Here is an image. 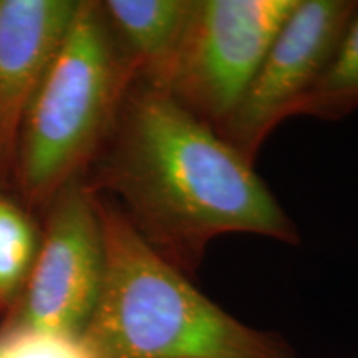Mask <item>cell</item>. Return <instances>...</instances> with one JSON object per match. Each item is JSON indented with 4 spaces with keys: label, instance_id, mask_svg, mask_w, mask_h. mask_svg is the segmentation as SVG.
Here are the masks:
<instances>
[{
    "label": "cell",
    "instance_id": "cell-11",
    "mask_svg": "<svg viewBox=\"0 0 358 358\" xmlns=\"http://www.w3.org/2000/svg\"><path fill=\"white\" fill-rule=\"evenodd\" d=\"M0 358H90L80 338L35 330H0Z\"/></svg>",
    "mask_w": 358,
    "mask_h": 358
},
{
    "label": "cell",
    "instance_id": "cell-7",
    "mask_svg": "<svg viewBox=\"0 0 358 358\" xmlns=\"http://www.w3.org/2000/svg\"><path fill=\"white\" fill-rule=\"evenodd\" d=\"M80 2L0 0V148L12 146L30 101L69 37Z\"/></svg>",
    "mask_w": 358,
    "mask_h": 358
},
{
    "label": "cell",
    "instance_id": "cell-3",
    "mask_svg": "<svg viewBox=\"0 0 358 358\" xmlns=\"http://www.w3.org/2000/svg\"><path fill=\"white\" fill-rule=\"evenodd\" d=\"M136 78L101 3L80 2L69 37L19 129V176L30 198H55L77 179L113 131Z\"/></svg>",
    "mask_w": 358,
    "mask_h": 358
},
{
    "label": "cell",
    "instance_id": "cell-1",
    "mask_svg": "<svg viewBox=\"0 0 358 358\" xmlns=\"http://www.w3.org/2000/svg\"><path fill=\"white\" fill-rule=\"evenodd\" d=\"M252 164L166 90L136 78L90 187L118 192L134 229L189 275L221 234L299 243L292 219Z\"/></svg>",
    "mask_w": 358,
    "mask_h": 358
},
{
    "label": "cell",
    "instance_id": "cell-8",
    "mask_svg": "<svg viewBox=\"0 0 358 358\" xmlns=\"http://www.w3.org/2000/svg\"><path fill=\"white\" fill-rule=\"evenodd\" d=\"M101 6L138 78L158 87L181 43L192 0H108Z\"/></svg>",
    "mask_w": 358,
    "mask_h": 358
},
{
    "label": "cell",
    "instance_id": "cell-6",
    "mask_svg": "<svg viewBox=\"0 0 358 358\" xmlns=\"http://www.w3.org/2000/svg\"><path fill=\"white\" fill-rule=\"evenodd\" d=\"M357 13L352 0H299L236 108L214 131L254 163L272 129L299 113Z\"/></svg>",
    "mask_w": 358,
    "mask_h": 358
},
{
    "label": "cell",
    "instance_id": "cell-2",
    "mask_svg": "<svg viewBox=\"0 0 358 358\" xmlns=\"http://www.w3.org/2000/svg\"><path fill=\"white\" fill-rule=\"evenodd\" d=\"M105 277L80 335L90 358H294L274 334L237 322L164 261L124 213L98 201Z\"/></svg>",
    "mask_w": 358,
    "mask_h": 358
},
{
    "label": "cell",
    "instance_id": "cell-10",
    "mask_svg": "<svg viewBox=\"0 0 358 358\" xmlns=\"http://www.w3.org/2000/svg\"><path fill=\"white\" fill-rule=\"evenodd\" d=\"M35 231L24 213L0 198V310H13L35 262Z\"/></svg>",
    "mask_w": 358,
    "mask_h": 358
},
{
    "label": "cell",
    "instance_id": "cell-9",
    "mask_svg": "<svg viewBox=\"0 0 358 358\" xmlns=\"http://www.w3.org/2000/svg\"><path fill=\"white\" fill-rule=\"evenodd\" d=\"M358 108V13L297 115L338 120Z\"/></svg>",
    "mask_w": 358,
    "mask_h": 358
},
{
    "label": "cell",
    "instance_id": "cell-5",
    "mask_svg": "<svg viewBox=\"0 0 358 358\" xmlns=\"http://www.w3.org/2000/svg\"><path fill=\"white\" fill-rule=\"evenodd\" d=\"M103 277L96 192L77 178L57 192L42 248L3 329L80 338L100 299Z\"/></svg>",
    "mask_w": 358,
    "mask_h": 358
},
{
    "label": "cell",
    "instance_id": "cell-4",
    "mask_svg": "<svg viewBox=\"0 0 358 358\" xmlns=\"http://www.w3.org/2000/svg\"><path fill=\"white\" fill-rule=\"evenodd\" d=\"M297 6L299 0H192L158 87L214 128L236 108Z\"/></svg>",
    "mask_w": 358,
    "mask_h": 358
}]
</instances>
